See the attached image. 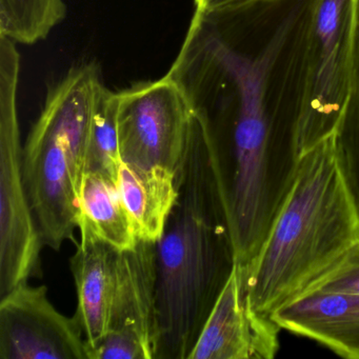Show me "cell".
<instances>
[{"label":"cell","mask_w":359,"mask_h":359,"mask_svg":"<svg viewBox=\"0 0 359 359\" xmlns=\"http://www.w3.org/2000/svg\"><path fill=\"white\" fill-rule=\"evenodd\" d=\"M292 12L252 52L236 22L195 10L167 74L184 92L213 147L236 264L262 249L297 171L299 154L289 104H273L271 77L297 28Z\"/></svg>","instance_id":"cell-1"},{"label":"cell","mask_w":359,"mask_h":359,"mask_svg":"<svg viewBox=\"0 0 359 359\" xmlns=\"http://www.w3.org/2000/svg\"><path fill=\"white\" fill-rule=\"evenodd\" d=\"M176 180L177 201L156 243L157 359H188L236 264L213 147L195 115Z\"/></svg>","instance_id":"cell-2"},{"label":"cell","mask_w":359,"mask_h":359,"mask_svg":"<svg viewBox=\"0 0 359 359\" xmlns=\"http://www.w3.org/2000/svg\"><path fill=\"white\" fill-rule=\"evenodd\" d=\"M358 245L359 209L332 135L299 157L293 184L262 249L241 268L250 304L271 316L318 289Z\"/></svg>","instance_id":"cell-3"},{"label":"cell","mask_w":359,"mask_h":359,"mask_svg":"<svg viewBox=\"0 0 359 359\" xmlns=\"http://www.w3.org/2000/svg\"><path fill=\"white\" fill-rule=\"evenodd\" d=\"M102 71L96 62L71 68L48 90L24 147V176L43 245L60 251L74 241L79 196L87 172L92 121Z\"/></svg>","instance_id":"cell-4"},{"label":"cell","mask_w":359,"mask_h":359,"mask_svg":"<svg viewBox=\"0 0 359 359\" xmlns=\"http://www.w3.org/2000/svg\"><path fill=\"white\" fill-rule=\"evenodd\" d=\"M359 0H306L294 33L291 107L299 157L336 133L356 70Z\"/></svg>","instance_id":"cell-5"},{"label":"cell","mask_w":359,"mask_h":359,"mask_svg":"<svg viewBox=\"0 0 359 359\" xmlns=\"http://www.w3.org/2000/svg\"><path fill=\"white\" fill-rule=\"evenodd\" d=\"M16 43L0 34V296L41 273L43 247L25 182Z\"/></svg>","instance_id":"cell-6"},{"label":"cell","mask_w":359,"mask_h":359,"mask_svg":"<svg viewBox=\"0 0 359 359\" xmlns=\"http://www.w3.org/2000/svg\"><path fill=\"white\" fill-rule=\"evenodd\" d=\"M121 161L177 173L186 155L192 109L175 81L165 74L117 92Z\"/></svg>","instance_id":"cell-7"},{"label":"cell","mask_w":359,"mask_h":359,"mask_svg":"<svg viewBox=\"0 0 359 359\" xmlns=\"http://www.w3.org/2000/svg\"><path fill=\"white\" fill-rule=\"evenodd\" d=\"M0 359H89L76 317L53 306L45 285L22 283L0 296Z\"/></svg>","instance_id":"cell-8"},{"label":"cell","mask_w":359,"mask_h":359,"mask_svg":"<svg viewBox=\"0 0 359 359\" xmlns=\"http://www.w3.org/2000/svg\"><path fill=\"white\" fill-rule=\"evenodd\" d=\"M280 330L250 304L236 264L188 359H272L279 350Z\"/></svg>","instance_id":"cell-9"},{"label":"cell","mask_w":359,"mask_h":359,"mask_svg":"<svg viewBox=\"0 0 359 359\" xmlns=\"http://www.w3.org/2000/svg\"><path fill=\"white\" fill-rule=\"evenodd\" d=\"M157 289L156 243L138 239L135 247L117 252L109 331L140 338L154 359L159 346Z\"/></svg>","instance_id":"cell-10"},{"label":"cell","mask_w":359,"mask_h":359,"mask_svg":"<svg viewBox=\"0 0 359 359\" xmlns=\"http://www.w3.org/2000/svg\"><path fill=\"white\" fill-rule=\"evenodd\" d=\"M281 327L359 359V295L315 290L271 314Z\"/></svg>","instance_id":"cell-11"},{"label":"cell","mask_w":359,"mask_h":359,"mask_svg":"<svg viewBox=\"0 0 359 359\" xmlns=\"http://www.w3.org/2000/svg\"><path fill=\"white\" fill-rule=\"evenodd\" d=\"M79 229L81 241L71 257L70 268L79 302L75 317L83 330L90 353L110 327L118 250L96 236L83 222H79Z\"/></svg>","instance_id":"cell-12"},{"label":"cell","mask_w":359,"mask_h":359,"mask_svg":"<svg viewBox=\"0 0 359 359\" xmlns=\"http://www.w3.org/2000/svg\"><path fill=\"white\" fill-rule=\"evenodd\" d=\"M117 188L137 239L157 243L177 201L176 173L163 167L140 168L121 161Z\"/></svg>","instance_id":"cell-13"},{"label":"cell","mask_w":359,"mask_h":359,"mask_svg":"<svg viewBox=\"0 0 359 359\" xmlns=\"http://www.w3.org/2000/svg\"><path fill=\"white\" fill-rule=\"evenodd\" d=\"M79 224L118 251L135 247L138 239L117 184L100 174L83 175L79 196Z\"/></svg>","instance_id":"cell-14"},{"label":"cell","mask_w":359,"mask_h":359,"mask_svg":"<svg viewBox=\"0 0 359 359\" xmlns=\"http://www.w3.org/2000/svg\"><path fill=\"white\" fill-rule=\"evenodd\" d=\"M117 92L102 87L92 121L87 172L100 174L117 184L121 165L117 125Z\"/></svg>","instance_id":"cell-15"},{"label":"cell","mask_w":359,"mask_h":359,"mask_svg":"<svg viewBox=\"0 0 359 359\" xmlns=\"http://www.w3.org/2000/svg\"><path fill=\"white\" fill-rule=\"evenodd\" d=\"M334 142L338 165L359 209V35L352 95L341 123L334 134Z\"/></svg>","instance_id":"cell-16"},{"label":"cell","mask_w":359,"mask_h":359,"mask_svg":"<svg viewBox=\"0 0 359 359\" xmlns=\"http://www.w3.org/2000/svg\"><path fill=\"white\" fill-rule=\"evenodd\" d=\"M89 359H154L146 344L121 332L109 331L102 341L92 348Z\"/></svg>","instance_id":"cell-17"},{"label":"cell","mask_w":359,"mask_h":359,"mask_svg":"<svg viewBox=\"0 0 359 359\" xmlns=\"http://www.w3.org/2000/svg\"><path fill=\"white\" fill-rule=\"evenodd\" d=\"M317 290L359 295V245Z\"/></svg>","instance_id":"cell-18"},{"label":"cell","mask_w":359,"mask_h":359,"mask_svg":"<svg viewBox=\"0 0 359 359\" xmlns=\"http://www.w3.org/2000/svg\"><path fill=\"white\" fill-rule=\"evenodd\" d=\"M287 0H194L195 9L224 14H250Z\"/></svg>","instance_id":"cell-19"}]
</instances>
